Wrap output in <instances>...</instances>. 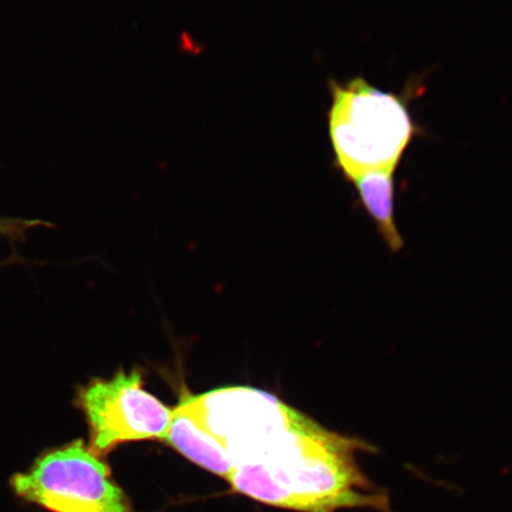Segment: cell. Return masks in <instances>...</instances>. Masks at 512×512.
Segmentation results:
<instances>
[{"instance_id":"5b68a950","label":"cell","mask_w":512,"mask_h":512,"mask_svg":"<svg viewBox=\"0 0 512 512\" xmlns=\"http://www.w3.org/2000/svg\"><path fill=\"white\" fill-rule=\"evenodd\" d=\"M394 175L392 170L369 171L352 179L351 183L355 185L363 208L376 223L384 242L392 251L399 252L403 240L394 216Z\"/></svg>"},{"instance_id":"3957f363","label":"cell","mask_w":512,"mask_h":512,"mask_svg":"<svg viewBox=\"0 0 512 512\" xmlns=\"http://www.w3.org/2000/svg\"><path fill=\"white\" fill-rule=\"evenodd\" d=\"M11 488L51 512H133L110 467L82 440L44 453Z\"/></svg>"},{"instance_id":"8992f818","label":"cell","mask_w":512,"mask_h":512,"mask_svg":"<svg viewBox=\"0 0 512 512\" xmlns=\"http://www.w3.org/2000/svg\"><path fill=\"white\" fill-rule=\"evenodd\" d=\"M50 226L46 221L19 219V217H0V236L10 239H24L29 230Z\"/></svg>"},{"instance_id":"277c9868","label":"cell","mask_w":512,"mask_h":512,"mask_svg":"<svg viewBox=\"0 0 512 512\" xmlns=\"http://www.w3.org/2000/svg\"><path fill=\"white\" fill-rule=\"evenodd\" d=\"M86 415L91 450L104 458L128 441L165 440L174 411L146 392L140 371H119L111 380H93L78 394Z\"/></svg>"},{"instance_id":"6da1fadb","label":"cell","mask_w":512,"mask_h":512,"mask_svg":"<svg viewBox=\"0 0 512 512\" xmlns=\"http://www.w3.org/2000/svg\"><path fill=\"white\" fill-rule=\"evenodd\" d=\"M360 441L325 430L300 413L293 424L234 467L227 478L235 492L299 512L344 508L390 511L355 459Z\"/></svg>"},{"instance_id":"7a4b0ae2","label":"cell","mask_w":512,"mask_h":512,"mask_svg":"<svg viewBox=\"0 0 512 512\" xmlns=\"http://www.w3.org/2000/svg\"><path fill=\"white\" fill-rule=\"evenodd\" d=\"M416 86V85H415ZM415 86L386 92L362 76L329 81V137L336 168L347 181L375 170L399 168L409 145L421 133L409 110Z\"/></svg>"}]
</instances>
